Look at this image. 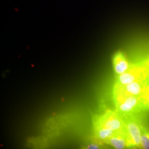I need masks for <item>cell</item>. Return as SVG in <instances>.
<instances>
[{
    "label": "cell",
    "mask_w": 149,
    "mask_h": 149,
    "mask_svg": "<svg viewBox=\"0 0 149 149\" xmlns=\"http://www.w3.org/2000/svg\"><path fill=\"white\" fill-rule=\"evenodd\" d=\"M146 72L140 66L132 65L124 73L116 76V83L119 85L125 86L130 84L143 77Z\"/></svg>",
    "instance_id": "5"
},
{
    "label": "cell",
    "mask_w": 149,
    "mask_h": 149,
    "mask_svg": "<svg viewBox=\"0 0 149 149\" xmlns=\"http://www.w3.org/2000/svg\"><path fill=\"white\" fill-rule=\"evenodd\" d=\"M140 149H149V129L144 122L142 124Z\"/></svg>",
    "instance_id": "9"
},
{
    "label": "cell",
    "mask_w": 149,
    "mask_h": 149,
    "mask_svg": "<svg viewBox=\"0 0 149 149\" xmlns=\"http://www.w3.org/2000/svg\"><path fill=\"white\" fill-rule=\"evenodd\" d=\"M114 149L130 148L129 141L125 128L122 130L116 132L111 138L106 142Z\"/></svg>",
    "instance_id": "7"
},
{
    "label": "cell",
    "mask_w": 149,
    "mask_h": 149,
    "mask_svg": "<svg viewBox=\"0 0 149 149\" xmlns=\"http://www.w3.org/2000/svg\"><path fill=\"white\" fill-rule=\"evenodd\" d=\"M94 130L96 138L100 140L105 143L116 133L115 132L111 130L101 127H95L94 128Z\"/></svg>",
    "instance_id": "8"
},
{
    "label": "cell",
    "mask_w": 149,
    "mask_h": 149,
    "mask_svg": "<svg viewBox=\"0 0 149 149\" xmlns=\"http://www.w3.org/2000/svg\"><path fill=\"white\" fill-rule=\"evenodd\" d=\"M93 127L106 128L117 132L125 128L124 119L117 111L109 110L95 117Z\"/></svg>",
    "instance_id": "2"
},
{
    "label": "cell",
    "mask_w": 149,
    "mask_h": 149,
    "mask_svg": "<svg viewBox=\"0 0 149 149\" xmlns=\"http://www.w3.org/2000/svg\"><path fill=\"white\" fill-rule=\"evenodd\" d=\"M146 85V74L127 85L120 86L115 84L113 93L142 97Z\"/></svg>",
    "instance_id": "4"
},
{
    "label": "cell",
    "mask_w": 149,
    "mask_h": 149,
    "mask_svg": "<svg viewBox=\"0 0 149 149\" xmlns=\"http://www.w3.org/2000/svg\"><path fill=\"white\" fill-rule=\"evenodd\" d=\"M143 111H149V77L146 74V85L141 97Z\"/></svg>",
    "instance_id": "10"
},
{
    "label": "cell",
    "mask_w": 149,
    "mask_h": 149,
    "mask_svg": "<svg viewBox=\"0 0 149 149\" xmlns=\"http://www.w3.org/2000/svg\"><path fill=\"white\" fill-rule=\"evenodd\" d=\"M117 111L123 117L136 114L143 111L141 97L113 93Z\"/></svg>",
    "instance_id": "1"
},
{
    "label": "cell",
    "mask_w": 149,
    "mask_h": 149,
    "mask_svg": "<svg viewBox=\"0 0 149 149\" xmlns=\"http://www.w3.org/2000/svg\"><path fill=\"white\" fill-rule=\"evenodd\" d=\"M123 117L125 122V130L129 141L130 148H140L143 122L136 114Z\"/></svg>",
    "instance_id": "3"
},
{
    "label": "cell",
    "mask_w": 149,
    "mask_h": 149,
    "mask_svg": "<svg viewBox=\"0 0 149 149\" xmlns=\"http://www.w3.org/2000/svg\"><path fill=\"white\" fill-rule=\"evenodd\" d=\"M112 62L113 70L116 76L126 72L130 66L125 54L122 51H118L113 55Z\"/></svg>",
    "instance_id": "6"
},
{
    "label": "cell",
    "mask_w": 149,
    "mask_h": 149,
    "mask_svg": "<svg viewBox=\"0 0 149 149\" xmlns=\"http://www.w3.org/2000/svg\"><path fill=\"white\" fill-rule=\"evenodd\" d=\"M101 148V145H98L97 143H91V144H89L88 146H87V148L88 149H100Z\"/></svg>",
    "instance_id": "11"
}]
</instances>
